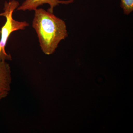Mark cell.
Segmentation results:
<instances>
[{
  "instance_id": "cell-1",
  "label": "cell",
  "mask_w": 133,
  "mask_h": 133,
  "mask_svg": "<svg viewBox=\"0 0 133 133\" xmlns=\"http://www.w3.org/2000/svg\"><path fill=\"white\" fill-rule=\"evenodd\" d=\"M32 26L37 34L42 50L51 55L62 40L68 36L66 24L62 19L43 9H36Z\"/></svg>"
},
{
  "instance_id": "cell-2",
  "label": "cell",
  "mask_w": 133,
  "mask_h": 133,
  "mask_svg": "<svg viewBox=\"0 0 133 133\" xmlns=\"http://www.w3.org/2000/svg\"><path fill=\"white\" fill-rule=\"evenodd\" d=\"M19 2L15 0L6 2L4 4L3 13L0 14V16L5 17L6 22L0 31V58L5 60H12V57L5 50V47L9 37L14 31L19 30H23L29 26L26 21L19 22L13 19L12 14L15 10L19 7Z\"/></svg>"
},
{
  "instance_id": "cell-3",
  "label": "cell",
  "mask_w": 133,
  "mask_h": 133,
  "mask_svg": "<svg viewBox=\"0 0 133 133\" xmlns=\"http://www.w3.org/2000/svg\"><path fill=\"white\" fill-rule=\"evenodd\" d=\"M74 0L59 1V0H25L21 6L17 8V10L26 11L34 10L37 9L39 6L44 4H48L50 7L48 11L53 13V9L59 4H69L73 2Z\"/></svg>"
},
{
  "instance_id": "cell-4",
  "label": "cell",
  "mask_w": 133,
  "mask_h": 133,
  "mask_svg": "<svg viewBox=\"0 0 133 133\" xmlns=\"http://www.w3.org/2000/svg\"><path fill=\"white\" fill-rule=\"evenodd\" d=\"M12 79L9 64L0 58V91L9 92L11 90Z\"/></svg>"
},
{
  "instance_id": "cell-5",
  "label": "cell",
  "mask_w": 133,
  "mask_h": 133,
  "mask_svg": "<svg viewBox=\"0 0 133 133\" xmlns=\"http://www.w3.org/2000/svg\"><path fill=\"white\" fill-rule=\"evenodd\" d=\"M121 6L124 14L129 15L133 10V0H121Z\"/></svg>"
},
{
  "instance_id": "cell-6",
  "label": "cell",
  "mask_w": 133,
  "mask_h": 133,
  "mask_svg": "<svg viewBox=\"0 0 133 133\" xmlns=\"http://www.w3.org/2000/svg\"><path fill=\"white\" fill-rule=\"evenodd\" d=\"M9 92L7 91H0V101L4 98L7 97Z\"/></svg>"
}]
</instances>
